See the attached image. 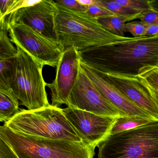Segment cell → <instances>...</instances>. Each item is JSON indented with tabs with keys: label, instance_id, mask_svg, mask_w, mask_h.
<instances>
[{
	"label": "cell",
	"instance_id": "1",
	"mask_svg": "<svg viewBox=\"0 0 158 158\" xmlns=\"http://www.w3.org/2000/svg\"><path fill=\"white\" fill-rule=\"evenodd\" d=\"M79 52L82 62L102 73L137 77L143 68L158 66V35L128 37Z\"/></svg>",
	"mask_w": 158,
	"mask_h": 158
},
{
	"label": "cell",
	"instance_id": "2",
	"mask_svg": "<svg viewBox=\"0 0 158 158\" xmlns=\"http://www.w3.org/2000/svg\"><path fill=\"white\" fill-rule=\"evenodd\" d=\"M56 30L64 50L74 48L78 51L108 45L128 37L118 36L107 31L98 20L85 12H75L57 5Z\"/></svg>",
	"mask_w": 158,
	"mask_h": 158
},
{
	"label": "cell",
	"instance_id": "3",
	"mask_svg": "<svg viewBox=\"0 0 158 158\" xmlns=\"http://www.w3.org/2000/svg\"><path fill=\"white\" fill-rule=\"evenodd\" d=\"M4 125L16 133L29 136L84 142L65 117L63 109L51 104L35 110L21 109L19 113Z\"/></svg>",
	"mask_w": 158,
	"mask_h": 158
},
{
	"label": "cell",
	"instance_id": "4",
	"mask_svg": "<svg viewBox=\"0 0 158 158\" xmlns=\"http://www.w3.org/2000/svg\"><path fill=\"white\" fill-rule=\"evenodd\" d=\"M0 138L17 158H93L96 147L76 142L29 136L16 133L5 125L0 127Z\"/></svg>",
	"mask_w": 158,
	"mask_h": 158
},
{
	"label": "cell",
	"instance_id": "5",
	"mask_svg": "<svg viewBox=\"0 0 158 158\" xmlns=\"http://www.w3.org/2000/svg\"><path fill=\"white\" fill-rule=\"evenodd\" d=\"M97 147L98 158H158V122L110 134Z\"/></svg>",
	"mask_w": 158,
	"mask_h": 158
},
{
	"label": "cell",
	"instance_id": "6",
	"mask_svg": "<svg viewBox=\"0 0 158 158\" xmlns=\"http://www.w3.org/2000/svg\"><path fill=\"white\" fill-rule=\"evenodd\" d=\"M15 72L10 83L11 89L29 110L50 105L46 92L47 83L42 75L43 64L36 60L19 46H16Z\"/></svg>",
	"mask_w": 158,
	"mask_h": 158
},
{
	"label": "cell",
	"instance_id": "7",
	"mask_svg": "<svg viewBox=\"0 0 158 158\" xmlns=\"http://www.w3.org/2000/svg\"><path fill=\"white\" fill-rule=\"evenodd\" d=\"M8 24L9 36L15 46H19L43 65L57 67L64 51L59 42L24 25L8 23Z\"/></svg>",
	"mask_w": 158,
	"mask_h": 158
},
{
	"label": "cell",
	"instance_id": "8",
	"mask_svg": "<svg viewBox=\"0 0 158 158\" xmlns=\"http://www.w3.org/2000/svg\"><path fill=\"white\" fill-rule=\"evenodd\" d=\"M68 108L95 114L118 117L121 113L99 92L80 66L78 78L67 100Z\"/></svg>",
	"mask_w": 158,
	"mask_h": 158
},
{
	"label": "cell",
	"instance_id": "9",
	"mask_svg": "<svg viewBox=\"0 0 158 158\" xmlns=\"http://www.w3.org/2000/svg\"><path fill=\"white\" fill-rule=\"evenodd\" d=\"M58 11V6L54 1L40 0L39 3L20 9L6 18L8 23L24 25L59 42L56 30Z\"/></svg>",
	"mask_w": 158,
	"mask_h": 158
},
{
	"label": "cell",
	"instance_id": "10",
	"mask_svg": "<svg viewBox=\"0 0 158 158\" xmlns=\"http://www.w3.org/2000/svg\"><path fill=\"white\" fill-rule=\"evenodd\" d=\"M55 79L47 87L51 90V105L59 107L67 103L71 91L74 87L80 70L79 51L75 48L64 50L58 62Z\"/></svg>",
	"mask_w": 158,
	"mask_h": 158
},
{
	"label": "cell",
	"instance_id": "11",
	"mask_svg": "<svg viewBox=\"0 0 158 158\" xmlns=\"http://www.w3.org/2000/svg\"><path fill=\"white\" fill-rule=\"evenodd\" d=\"M63 111L67 120L84 141L95 147L110 134L117 118L68 107L63 109Z\"/></svg>",
	"mask_w": 158,
	"mask_h": 158
},
{
	"label": "cell",
	"instance_id": "12",
	"mask_svg": "<svg viewBox=\"0 0 158 158\" xmlns=\"http://www.w3.org/2000/svg\"><path fill=\"white\" fill-rule=\"evenodd\" d=\"M80 66L102 95L123 116H138L155 121L147 112L109 83L99 72L86 65L81 60Z\"/></svg>",
	"mask_w": 158,
	"mask_h": 158
},
{
	"label": "cell",
	"instance_id": "13",
	"mask_svg": "<svg viewBox=\"0 0 158 158\" xmlns=\"http://www.w3.org/2000/svg\"><path fill=\"white\" fill-rule=\"evenodd\" d=\"M101 73L109 83L158 122V107L139 76L124 77Z\"/></svg>",
	"mask_w": 158,
	"mask_h": 158
},
{
	"label": "cell",
	"instance_id": "14",
	"mask_svg": "<svg viewBox=\"0 0 158 158\" xmlns=\"http://www.w3.org/2000/svg\"><path fill=\"white\" fill-rule=\"evenodd\" d=\"M18 99L11 89H0V121H10L20 112Z\"/></svg>",
	"mask_w": 158,
	"mask_h": 158
},
{
	"label": "cell",
	"instance_id": "15",
	"mask_svg": "<svg viewBox=\"0 0 158 158\" xmlns=\"http://www.w3.org/2000/svg\"><path fill=\"white\" fill-rule=\"evenodd\" d=\"M139 15L134 16L112 15L99 18L98 20L107 31L115 35L125 37V33L126 32L125 28L126 23L138 19Z\"/></svg>",
	"mask_w": 158,
	"mask_h": 158
},
{
	"label": "cell",
	"instance_id": "16",
	"mask_svg": "<svg viewBox=\"0 0 158 158\" xmlns=\"http://www.w3.org/2000/svg\"><path fill=\"white\" fill-rule=\"evenodd\" d=\"M8 33L7 18L0 19V59L14 58L17 54V48L8 37Z\"/></svg>",
	"mask_w": 158,
	"mask_h": 158
},
{
	"label": "cell",
	"instance_id": "17",
	"mask_svg": "<svg viewBox=\"0 0 158 158\" xmlns=\"http://www.w3.org/2000/svg\"><path fill=\"white\" fill-rule=\"evenodd\" d=\"M138 116H121L117 117L110 134L130 130L154 122ZM109 134V135H110Z\"/></svg>",
	"mask_w": 158,
	"mask_h": 158
},
{
	"label": "cell",
	"instance_id": "18",
	"mask_svg": "<svg viewBox=\"0 0 158 158\" xmlns=\"http://www.w3.org/2000/svg\"><path fill=\"white\" fill-rule=\"evenodd\" d=\"M15 57L0 59V89H10V83L14 76Z\"/></svg>",
	"mask_w": 158,
	"mask_h": 158
},
{
	"label": "cell",
	"instance_id": "19",
	"mask_svg": "<svg viewBox=\"0 0 158 158\" xmlns=\"http://www.w3.org/2000/svg\"><path fill=\"white\" fill-rule=\"evenodd\" d=\"M94 3L104 7L114 15L121 16H134L140 14L142 12L128 8L117 3L115 0H94Z\"/></svg>",
	"mask_w": 158,
	"mask_h": 158
},
{
	"label": "cell",
	"instance_id": "20",
	"mask_svg": "<svg viewBox=\"0 0 158 158\" xmlns=\"http://www.w3.org/2000/svg\"><path fill=\"white\" fill-rule=\"evenodd\" d=\"M139 76L158 90V66H149L141 69Z\"/></svg>",
	"mask_w": 158,
	"mask_h": 158
},
{
	"label": "cell",
	"instance_id": "21",
	"mask_svg": "<svg viewBox=\"0 0 158 158\" xmlns=\"http://www.w3.org/2000/svg\"><path fill=\"white\" fill-rule=\"evenodd\" d=\"M148 25L141 21L127 23L125 25L126 32L131 33L134 38L146 36Z\"/></svg>",
	"mask_w": 158,
	"mask_h": 158
},
{
	"label": "cell",
	"instance_id": "22",
	"mask_svg": "<svg viewBox=\"0 0 158 158\" xmlns=\"http://www.w3.org/2000/svg\"><path fill=\"white\" fill-rule=\"evenodd\" d=\"M117 3L123 6L141 12L152 9L149 0H115Z\"/></svg>",
	"mask_w": 158,
	"mask_h": 158
},
{
	"label": "cell",
	"instance_id": "23",
	"mask_svg": "<svg viewBox=\"0 0 158 158\" xmlns=\"http://www.w3.org/2000/svg\"><path fill=\"white\" fill-rule=\"evenodd\" d=\"M85 13L92 18L97 20L102 17L115 15L113 13L111 12L104 7L97 5L95 3L88 7L87 10L86 11Z\"/></svg>",
	"mask_w": 158,
	"mask_h": 158
},
{
	"label": "cell",
	"instance_id": "24",
	"mask_svg": "<svg viewBox=\"0 0 158 158\" xmlns=\"http://www.w3.org/2000/svg\"><path fill=\"white\" fill-rule=\"evenodd\" d=\"M54 1L57 5L75 12H85L88 7L81 5L78 2L77 0H56Z\"/></svg>",
	"mask_w": 158,
	"mask_h": 158
},
{
	"label": "cell",
	"instance_id": "25",
	"mask_svg": "<svg viewBox=\"0 0 158 158\" xmlns=\"http://www.w3.org/2000/svg\"><path fill=\"white\" fill-rule=\"evenodd\" d=\"M138 19L148 25L158 24V12L151 9L141 12Z\"/></svg>",
	"mask_w": 158,
	"mask_h": 158
},
{
	"label": "cell",
	"instance_id": "26",
	"mask_svg": "<svg viewBox=\"0 0 158 158\" xmlns=\"http://www.w3.org/2000/svg\"><path fill=\"white\" fill-rule=\"evenodd\" d=\"M40 1H31V0H15L10 8L9 9L4 17H7L10 14L25 7L33 6L39 3ZM3 17V18H4Z\"/></svg>",
	"mask_w": 158,
	"mask_h": 158
},
{
	"label": "cell",
	"instance_id": "27",
	"mask_svg": "<svg viewBox=\"0 0 158 158\" xmlns=\"http://www.w3.org/2000/svg\"><path fill=\"white\" fill-rule=\"evenodd\" d=\"M0 158H17L7 143L0 138Z\"/></svg>",
	"mask_w": 158,
	"mask_h": 158
},
{
	"label": "cell",
	"instance_id": "28",
	"mask_svg": "<svg viewBox=\"0 0 158 158\" xmlns=\"http://www.w3.org/2000/svg\"><path fill=\"white\" fill-rule=\"evenodd\" d=\"M15 0H1L0 1V19H2L10 8Z\"/></svg>",
	"mask_w": 158,
	"mask_h": 158
},
{
	"label": "cell",
	"instance_id": "29",
	"mask_svg": "<svg viewBox=\"0 0 158 158\" xmlns=\"http://www.w3.org/2000/svg\"><path fill=\"white\" fill-rule=\"evenodd\" d=\"M140 78H141V77H140ZM141 79H142V78H141ZM142 80H143L144 84H145V85H146V87L147 88L152 98L153 99V101H154V102H155V104H156V106H157V107H158V90H156L155 89L152 87L148 83H147V82H145L143 79H142Z\"/></svg>",
	"mask_w": 158,
	"mask_h": 158
},
{
	"label": "cell",
	"instance_id": "30",
	"mask_svg": "<svg viewBox=\"0 0 158 158\" xmlns=\"http://www.w3.org/2000/svg\"><path fill=\"white\" fill-rule=\"evenodd\" d=\"M158 35V24L148 25L146 36Z\"/></svg>",
	"mask_w": 158,
	"mask_h": 158
},
{
	"label": "cell",
	"instance_id": "31",
	"mask_svg": "<svg viewBox=\"0 0 158 158\" xmlns=\"http://www.w3.org/2000/svg\"><path fill=\"white\" fill-rule=\"evenodd\" d=\"M80 4L83 6H89L94 3V0H77Z\"/></svg>",
	"mask_w": 158,
	"mask_h": 158
}]
</instances>
